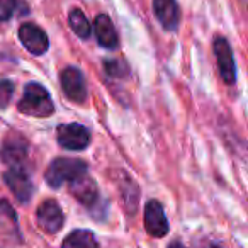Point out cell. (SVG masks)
Returning <instances> with one entry per match:
<instances>
[{
    "mask_svg": "<svg viewBox=\"0 0 248 248\" xmlns=\"http://www.w3.org/2000/svg\"><path fill=\"white\" fill-rule=\"evenodd\" d=\"M19 110L32 117H49L55 112V107L45 87L39 83H28L24 89V95L19 102Z\"/></svg>",
    "mask_w": 248,
    "mask_h": 248,
    "instance_id": "6da1fadb",
    "label": "cell"
},
{
    "mask_svg": "<svg viewBox=\"0 0 248 248\" xmlns=\"http://www.w3.org/2000/svg\"><path fill=\"white\" fill-rule=\"evenodd\" d=\"M87 173V163L77 158H56L46 170V182L58 189L63 184H70Z\"/></svg>",
    "mask_w": 248,
    "mask_h": 248,
    "instance_id": "7a4b0ae2",
    "label": "cell"
},
{
    "mask_svg": "<svg viewBox=\"0 0 248 248\" xmlns=\"http://www.w3.org/2000/svg\"><path fill=\"white\" fill-rule=\"evenodd\" d=\"M56 140H58L60 146L65 150H85L90 143V133L85 126L77 123L62 124L56 129Z\"/></svg>",
    "mask_w": 248,
    "mask_h": 248,
    "instance_id": "3957f363",
    "label": "cell"
},
{
    "mask_svg": "<svg viewBox=\"0 0 248 248\" xmlns=\"http://www.w3.org/2000/svg\"><path fill=\"white\" fill-rule=\"evenodd\" d=\"M36 219H38L39 228L43 231H46L48 234L58 233L63 228V223H65V216H63L62 207L53 199L43 201L39 204L38 213H36Z\"/></svg>",
    "mask_w": 248,
    "mask_h": 248,
    "instance_id": "277c9868",
    "label": "cell"
},
{
    "mask_svg": "<svg viewBox=\"0 0 248 248\" xmlns=\"http://www.w3.org/2000/svg\"><path fill=\"white\" fill-rule=\"evenodd\" d=\"M62 89L70 100L77 104H83L87 99V85L85 77L75 66H68L62 72Z\"/></svg>",
    "mask_w": 248,
    "mask_h": 248,
    "instance_id": "5b68a950",
    "label": "cell"
},
{
    "mask_svg": "<svg viewBox=\"0 0 248 248\" xmlns=\"http://www.w3.org/2000/svg\"><path fill=\"white\" fill-rule=\"evenodd\" d=\"M4 180L7 187L12 190L19 202L26 204L32 196V182L29 179L24 167H9V170L4 173Z\"/></svg>",
    "mask_w": 248,
    "mask_h": 248,
    "instance_id": "8992f818",
    "label": "cell"
},
{
    "mask_svg": "<svg viewBox=\"0 0 248 248\" xmlns=\"http://www.w3.org/2000/svg\"><path fill=\"white\" fill-rule=\"evenodd\" d=\"M214 55H216L217 68L219 75L224 80V83L231 85L236 82V66H234V58L228 41L224 38H216L214 41Z\"/></svg>",
    "mask_w": 248,
    "mask_h": 248,
    "instance_id": "52a82bcc",
    "label": "cell"
},
{
    "mask_svg": "<svg viewBox=\"0 0 248 248\" xmlns=\"http://www.w3.org/2000/svg\"><path fill=\"white\" fill-rule=\"evenodd\" d=\"M19 38H21V43L29 53L39 56L45 55L49 48V41L46 32L43 31L41 28H38L36 24H22L19 28Z\"/></svg>",
    "mask_w": 248,
    "mask_h": 248,
    "instance_id": "ba28073f",
    "label": "cell"
},
{
    "mask_svg": "<svg viewBox=\"0 0 248 248\" xmlns=\"http://www.w3.org/2000/svg\"><path fill=\"white\" fill-rule=\"evenodd\" d=\"M145 228L146 233L153 238H163L169 233V221L165 211L158 201H150L145 207Z\"/></svg>",
    "mask_w": 248,
    "mask_h": 248,
    "instance_id": "9c48e42d",
    "label": "cell"
},
{
    "mask_svg": "<svg viewBox=\"0 0 248 248\" xmlns=\"http://www.w3.org/2000/svg\"><path fill=\"white\" fill-rule=\"evenodd\" d=\"M0 158L9 167H24L28 158V143L21 136L9 138L0 148Z\"/></svg>",
    "mask_w": 248,
    "mask_h": 248,
    "instance_id": "30bf717a",
    "label": "cell"
},
{
    "mask_svg": "<svg viewBox=\"0 0 248 248\" xmlns=\"http://www.w3.org/2000/svg\"><path fill=\"white\" fill-rule=\"evenodd\" d=\"M153 12L167 31H175L180 22V11L177 0H153Z\"/></svg>",
    "mask_w": 248,
    "mask_h": 248,
    "instance_id": "8fae6325",
    "label": "cell"
},
{
    "mask_svg": "<svg viewBox=\"0 0 248 248\" xmlns=\"http://www.w3.org/2000/svg\"><path fill=\"white\" fill-rule=\"evenodd\" d=\"M70 192L75 196L77 201L83 204V206H92L99 199V189H97L95 182L90 179L89 175H82L80 179L70 182Z\"/></svg>",
    "mask_w": 248,
    "mask_h": 248,
    "instance_id": "7c38bea8",
    "label": "cell"
},
{
    "mask_svg": "<svg viewBox=\"0 0 248 248\" xmlns=\"http://www.w3.org/2000/svg\"><path fill=\"white\" fill-rule=\"evenodd\" d=\"M93 29H95L97 41L102 48L107 49H116L117 48V32L114 28L112 21L107 14H99L93 22Z\"/></svg>",
    "mask_w": 248,
    "mask_h": 248,
    "instance_id": "4fadbf2b",
    "label": "cell"
},
{
    "mask_svg": "<svg viewBox=\"0 0 248 248\" xmlns=\"http://www.w3.org/2000/svg\"><path fill=\"white\" fill-rule=\"evenodd\" d=\"M119 192L123 196V202L124 207L128 211L129 214H135L136 206H138V199H140V189L135 182L126 175H121V182H119Z\"/></svg>",
    "mask_w": 248,
    "mask_h": 248,
    "instance_id": "5bb4252c",
    "label": "cell"
},
{
    "mask_svg": "<svg viewBox=\"0 0 248 248\" xmlns=\"http://www.w3.org/2000/svg\"><path fill=\"white\" fill-rule=\"evenodd\" d=\"M62 248H99V243L92 231L75 230L63 240Z\"/></svg>",
    "mask_w": 248,
    "mask_h": 248,
    "instance_id": "9a60e30c",
    "label": "cell"
},
{
    "mask_svg": "<svg viewBox=\"0 0 248 248\" xmlns=\"http://www.w3.org/2000/svg\"><path fill=\"white\" fill-rule=\"evenodd\" d=\"M68 22H70V28H72V31L75 32L78 38L87 39L90 36V29H92V26H90L89 19L85 17V14H83L80 9L75 7V9H72V11H70Z\"/></svg>",
    "mask_w": 248,
    "mask_h": 248,
    "instance_id": "2e32d148",
    "label": "cell"
},
{
    "mask_svg": "<svg viewBox=\"0 0 248 248\" xmlns=\"http://www.w3.org/2000/svg\"><path fill=\"white\" fill-rule=\"evenodd\" d=\"M106 72L110 77H116V78H123L124 75H128V65L123 62V60H107L106 63Z\"/></svg>",
    "mask_w": 248,
    "mask_h": 248,
    "instance_id": "e0dca14e",
    "label": "cell"
},
{
    "mask_svg": "<svg viewBox=\"0 0 248 248\" xmlns=\"http://www.w3.org/2000/svg\"><path fill=\"white\" fill-rule=\"evenodd\" d=\"M14 93V83L11 80H0V109L9 106Z\"/></svg>",
    "mask_w": 248,
    "mask_h": 248,
    "instance_id": "ac0fdd59",
    "label": "cell"
},
{
    "mask_svg": "<svg viewBox=\"0 0 248 248\" xmlns=\"http://www.w3.org/2000/svg\"><path fill=\"white\" fill-rule=\"evenodd\" d=\"M19 0H0V21H9L16 12Z\"/></svg>",
    "mask_w": 248,
    "mask_h": 248,
    "instance_id": "d6986e66",
    "label": "cell"
},
{
    "mask_svg": "<svg viewBox=\"0 0 248 248\" xmlns=\"http://www.w3.org/2000/svg\"><path fill=\"white\" fill-rule=\"evenodd\" d=\"M169 248H186V247H184V245L180 243V241H173V243L169 245Z\"/></svg>",
    "mask_w": 248,
    "mask_h": 248,
    "instance_id": "ffe728a7",
    "label": "cell"
},
{
    "mask_svg": "<svg viewBox=\"0 0 248 248\" xmlns=\"http://www.w3.org/2000/svg\"><path fill=\"white\" fill-rule=\"evenodd\" d=\"M204 248H221L219 245H214V243H211V245H207V247H204Z\"/></svg>",
    "mask_w": 248,
    "mask_h": 248,
    "instance_id": "44dd1931",
    "label": "cell"
}]
</instances>
